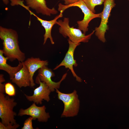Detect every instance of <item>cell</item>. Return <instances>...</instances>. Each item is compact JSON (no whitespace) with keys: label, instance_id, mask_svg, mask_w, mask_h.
<instances>
[{"label":"cell","instance_id":"cell-1","mask_svg":"<svg viewBox=\"0 0 129 129\" xmlns=\"http://www.w3.org/2000/svg\"><path fill=\"white\" fill-rule=\"evenodd\" d=\"M0 38L3 42L4 54L10 61L17 59L19 62L24 61L25 55L20 49L18 35L15 30L0 26Z\"/></svg>","mask_w":129,"mask_h":129},{"label":"cell","instance_id":"cell-2","mask_svg":"<svg viewBox=\"0 0 129 129\" xmlns=\"http://www.w3.org/2000/svg\"><path fill=\"white\" fill-rule=\"evenodd\" d=\"M69 21V18L66 17L64 18L63 21L59 20L57 21L56 24L59 26V31L60 33L65 38L68 37V39L74 43L88 42L95 30L90 34L85 35L79 29L75 28L73 26L70 27Z\"/></svg>","mask_w":129,"mask_h":129},{"label":"cell","instance_id":"cell-3","mask_svg":"<svg viewBox=\"0 0 129 129\" xmlns=\"http://www.w3.org/2000/svg\"><path fill=\"white\" fill-rule=\"evenodd\" d=\"M58 99L62 101L64 108L61 117H74L78 113L80 106V101L77 91L75 90L72 93H65L60 91L58 89H56Z\"/></svg>","mask_w":129,"mask_h":129},{"label":"cell","instance_id":"cell-4","mask_svg":"<svg viewBox=\"0 0 129 129\" xmlns=\"http://www.w3.org/2000/svg\"><path fill=\"white\" fill-rule=\"evenodd\" d=\"M8 96L0 93V118L1 122L5 126L17 124L14 119L16 113L13 111V109L17 103L14 98H10Z\"/></svg>","mask_w":129,"mask_h":129},{"label":"cell","instance_id":"cell-5","mask_svg":"<svg viewBox=\"0 0 129 129\" xmlns=\"http://www.w3.org/2000/svg\"><path fill=\"white\" fill-rule=\"evenodd\" d=\"M76 6L79 7L83 13V19L77 22L78 28L82 31L85 34L88 30V27L90 22L93 19L96 18H101V13L95 14L92 12L87 7L82 0L72 4L66 5L59 3L58 5V10L63 12L66 9L71 7Z\"/></svg>","mask_w":129,"mask_h":129},{"label":"cell","instance_id":"cell-6","mask_svg":"<svg viewBox=\"0 0 129 129\" xmlns=\"http://www.w3.org/2000/svg\"><path fill=\"white\" fill-rule=\"evenodd\" d=\"M102 11L101 12V21L98 27L95 29V35L99 40L104 43L106 41L105 34L106 30L109 29L107 25L109 18L112 9L115 6L116 4L114 0H105Z\"/></svg>","mask_w":129,"mask_h":129},{"label":"cell","instance_id":"cell-7","mask_svg":"<svg viewBox=\"0 0 129 129\" xmlns=\"http://www.w3.org/2000/svg\"><path fill=\"white\" fill-rule=\"evenodd\" d=\"M36 83L39 84V86L34 90L32 96L24 94L27 100L37 104H41L43 100L49 102L50 100L49 95L51 92L49 87L44 82L41 81L38 76L36 79Z\"/></svg>","mask_w":129,"mask_h":129},{"label":"cell","instance_id":"cell-8","mask_svg":"<svg viewBox=\"0 0 129 129\" xmlns=\"http://www.w3.org/2000/svg\"><path fill=\"white\" fill-rule=\"evenodd\" d=\"M68 40L69 46L65 57L60 64L57 66L54 70H56L62 66H64L65 68H68L71 70L73 76L76 78L77 81L81 82L82 81V79L76 75L73 68V66L75 67L78 66L76 60L74 59V53L76 47L79 45L80 43H74L69 39Z\"/></svg>","mask_w":129,"mask_h":129},{"label":"cell","instance_id":"cell-9","mask_svg":"<svg viewBox=\"0 0 129 129\" xmlns=\"http://www.w3.org/2000/svg\"><path fill=\"white\" fill-rule=\"evenodd\" d=\"M46 109L45 105L38 106L34 102L27 109H20L18 115L21 116L25 115H29L32 118L33 120L37 119L39 122H46L50 117L49 113L46 112Z\"/></svg>","mask_w":129,"mask_h":129},{"label":"cell","instance_id":"cell-10","mask_svg":"<svg viewBox=\"0 0 129 129\" xmlns=\"http://www.w3.org/2000/svg\"><path fill=\"white\" fill-rule=\"evenodd\" d=\"M38 72L37 76L40 81L44 82L49 87L52 92L54 91L56 89L59 88L61 83L65 79L67 75L66 73L63 75L59 81L55 82L51 79L52 77L55 76L54 73L47 66H44L39 69Z\"/></svg>","mask_w":129,"mask_h":129},{"label":"cell","instance_id":"cell-11","mask_svg":"<svg viewBox=\"0 0 129 129\" xmlns=\"http://www.w3.org/2000/svg\"><path fill=\"white\" fill-rule=\"evenodd\" d=\"M27 6L34 10L36 13L50 16L55 15L58 12L54 7L50 9L47 5L45 0H25Z\"/></svg>","mask_w":129,"mask_h":129},{"label":"cell","instance_id":"cell-12","mask_svg":"<svg viewBox=\"0 0 129 129\" xmlns=\"http://www.w3.org/2000/svg\"><path fill=\"white\" fill-rule=\"evenodd\" d=\"M23 63L27 67L29 71L30 78V86H34L35 84L33 79L34 73L38 69L48 64L47 60H41L39 58L31 57L27 59Z\"/></svg>","mask_w":129,"mask_h":129},{"label":"cell","instance_id":"cell-13","mask_svg":"<svg viewBox=\"0 0 129 129\" xmlns=\"http://www.w3.org/2000/svg\"><path fill=\"white\" fill-rule=\"evenodd\" d=\"M60 13L59 15L56 16L53 19L47 21L43 20L39 17L33 12L31 13V15H34L36 17L38 20L41 24V26L44 28L45 32L43 35L44 37V42L43 44H45L48 38H49L52 44H53L54 43L51 35V30L53 26L56 24L57 20L59 18L63 17V13L62 11H60Z\"/></svg>","mask_w":129,"mask_h":129},{"label":"cell","instance_id":"cell-14","mask_svg":"<svg viewBox=\"0 0 129 129\" xmlns=\"http://www.w3.org/2000/svg\"><path fill=\"white\" fill-rule=\"evenodd\" d=\"M23 66L15 75L11 81L19 87L30 86V78L29 71L22 62Z\"/></svg>","mask_w":129,"mask_h":129},{"label":"cell","instance_id":"cell-15","mask_svg":"<svg viewBox=\"0 0 129 129\" xmlns=\"http://www.w3.org/2000/svg\"><path fill=\"white\" fill-rule=\"evenodd\" d=\"M2 49L0 50V69L7 72L9 75L10 79L11 80L14 77L15 74L23 66L22 62H19L18 65L16 67H12L7 63V57L3 55Z\"/></svg>","mask_w":129,"mask_h":129},{"label":"cell","instance_id":"cell-16","mask_svg":"<svg viewBox=\"0 0 129 129\" xmlns=\"http://www.w3.org/2000/svg\"><path fill=\"white\" fill-rule=\"evenodd\" d=\"M88 8L93 13L96 11L95 7L96 5H102L105 0H82Z\"/></svg>","mask_w":129,"mask_h":129},{"label":"cell","instance_id":"cell-17","mask_svg":"<svg viewBox=\"0 0 129 129\" xmlns=\"http://www.w3.org/2000/svg\"><path fill=\"white\" fill-rule=\"evenodd\" d=\"M5 92L8 95L12 96L15 95L16 90L15 88L11 83L7 82L5 84Z\"/></svg>","mask_w":129,"mask_h":129},{"label":"cell","instance_id":"cell-18","mask_svg":"<svg viewBox=\"0 0 129 129\" xmlns=\"http://www.w3.org/2000/svg\"><path fill=\"white\" fill-rule=\"evenodd\" d=\"M32 118L30 116L27 119L24 121L23 127L22 129H33L32 125Z\"/></svg>","mask_w":129,"mask_h":129},{"label":"cell","instance_id":"cell-19","mask_svg":"<svg viewBox=\"0 0 129 129\" xmlns=\"http://www.w3.org/2000/svg\"><path fill=\"white\" fill-rule=\"evenodd\" d=\"M19 126V124H17L14 125L10 124L5 126L1 122H0V129H16Z\"/></svg>","mask_w":129,"mask_h":129},{"label":"cell","instance_id":"cell-20","mask_svg":"<svg viewBox=\"0 0 129 129\" xmlns=\"http://www.w3.org/2000/svg\"><path fill=\"white\" fill-rule=\"evenodd\" d=\"M64 1L65 5H68L74 4L79 1L80 0H62Z\"/></svg>","mask_w":129,"mask_h":129},{"label":"cell","instance_id":"cell-21","mask_svg":"<svg viewBox=\"0 0 129 129\" xmlns=\"http://www.w3.org/2000/svg\"><path fill=\"white\" fill-rule=\"evenodd\" d=\"M0 82V93H4L5 92V84Z\"/></svg>","mask_w":129,"mask_h":129},{"label":"cell","instance_id":"cell-22","mask_svg":"<svg viewBox=\"0 0 129 129\" xmlns=\"http://www.w3.org/2000/svg\"><path fill=\"white\" fill-rule=\"evenodd\" d=\"M4 3L5 5H7L9 2V0H2Z\"/></svg>","mask_w":129,"mask_h":129}]
</instances>
